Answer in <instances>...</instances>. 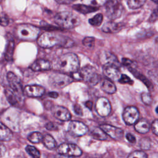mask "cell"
<instances>
[{
	"mask_svg": "<svg viewBox=\"0 0 158 158\" xmlns=\"http://www.w3.org/2000/svg\"><path fill=\"white\" fill-rule=\"evenodd\" d=\"M100 128L107 135L115 140H120L123 137L124 131L120 128L108 124H102L100 125Z\"/></svg>",
	"mask_w": 158,
	"mask_h": 158,
	"instance_id": "14",
	"label": "cell"
},
{
	"mask_svg": "<svg viewBox=\"0 0 158 158\" xmlns=\"http://www.w3.org/2000/svg\"><path fill=\"white\" fill-rule=\"evenodd\" d=\"M96 110L101 117H106L111 111V105L109 101L104 97L99 98L95 104Z\"/></svg>",
	"mask_w": 158,
	"mask_h": 158,
	"instance_id": "11",
	"label": "cell"
},
{
	"mask_svg": "<svg viewBox=\"0 0 158 158\" xmlns=\"http://www.w3.org/2000/svg\"><path fill=\"white\" fill-rule=\"evenodd\" d=\"M157 10H155L151 14V15L150 16V18L149 19V22H154L157 20Z\"/></svg>",
	"mask_w": 158,
	"mask_h": 158,
	"instance_id": "45",
	"label": "cell"
},
{
	"mask_svg": "<svg viewBox=\"0 0 158 158\" xmlns=\"http://www.w3.org/2000/svg\"><path fill=\"white\" fill-rule=\"evenodd\" d=\"M146 0H127V4L130 9H136L142 7Z\"/></svg>",
	"mask_w": 158,
	"mask_h": 158,
	"instance_id": "32",
	"label": "cell"
},
{
	"mask_svg": "<svg viewBox=\"0 0 158 158\" xmlns=\"http://www.w3.org/2000/svg\"><path fill=\"white\" fill-rule=\"evenodd\" d=\"M127 158H148L147 154L143 151H135L129 154Z\"/></svg>",
	"mask_w": 158,
	"mask_h": 158,
	"instance_id": "34",
	"label": "cell"
},
{
	"mask_svg": "<svg viewBox=\"0 0 158 158\" xmlns=\"http://www.w3.org/2000/svg\"><path fill=\"white\" fill-rule=\"evenodd\" d=\"M38 44L43 48H49L55 46L69 48L73 45V41L70 38L54 32H44L37 38Z\"/></svg>",
	"mask_w": 158,
	"mask_h": 158,
	"instance_id": "1",
	"label": "cell"
},
{
	"mask_svg": "<svg viewBox=\"0 0 158 158\" xmlns=\"http://www.w3.org/2000/svg\"><path fill=\"white\" fill-rule=\"evenodd\" d=\"M73 79L71 77L63 73H54L49 77V83L55 88H62L69 85Z\"/></svg>",
	"mask_w": 158,
	"mask_h": 158,
	"instance_id": "7",
	"label": "cell"
},
{
	"mask_svg": "<svg viewBox=\"0 0 158 158\" xmlns=\"http://www.w3.org/2000/svg\"><path fill=\"white\" fill-rule=\"evenodd\" d=\"M6 151V147L2 144L0 143V158L4 156Z\"/></svg>",
	"mask_w": 158,
	"mask_h": 158,
	"instance_id": "46",
	"label": "cell"
},
{
	"mask_svg": "<svg viewBox=\"0 0 158 158\" xmlns=\"http://www.w3.org/2000/svg\"><path fill=\"white\" fill-rule=\"evenodd\" d=\"M23 92L27 96L37 98L42 96L44 94L45 89L40 85H31L26 86Z\"/></svg>",
	"mask_w": 158,
	"mask_h": 158,
	"instance_id": "16",
	"label": "cell"
},
{
	"mask_svg": "<svg viewBox=\"0 0 158 158\" xmlns=\"http://www.w3.org/2000/svg\"><path fill=\"white\" fill-rule=\"evenodd\" d=\"M14 48L15 44L14 41H10L7 44L5 52V57L7 60H10L12 59Z\"/></svg>",
	"mask_w": 158,
	"mask_h": 158,
	"instance_id": "28",
	"label": "cell"
},
{
	"mask_svg": "<svg viewBox=\"0 0 158 158\" xmlns=\"http://www.w3.org/2000/svg\"><path fill=\"white\" fill-rule=\"evenodd\" d=\"M103 72L109 79L114 81H118L121 75L118 68L114 66H104Z\"/></svg>",
	"mask_w": 158,
	"mask_h": 158,
	"instance_id": "18",
	"label": "cell"
},
{
	"mask_svg": "<svg viewBox=\"0 0 158 158\" xmlns=\"http://www.w3.org/2000/svg\"><path fill=\"white\" fill-rule=\"evenodd\" d=\"M139 111L135 106L127 107L122 114L123 120L127 125H131L135 124L139 118Z\"/></svg>",
	"mask_w": 158,
	"mask_h": 158,
	"instance_id": "10",
	"label": "cell"
},
{
	"mask_svg": "<svg viewBox=\"0 0 158 158\" xmlns=\"http://www.w3.org/2000/svg\"><path fill=\"white\" fill-rule=\"evenodd\" d=\"M5 95L10 104L13 106H17L18 104L19 99L10 89H6L5 90Z\"/></svg>",
	"mask_w": 158,
	"mask_h": 158,
	"instance_id": "26",
	"label": "cell"
},
{
	"mask_svg": "<svg viewBox=\"0 0 158 158\" xmlns=\"http://www.w3.org/2000/svg\"><path fill=\"white\" fill-rule=\"evenodd\" d=\"M58 3L61 4H69L75 0H56Z\"/></svg>",
	"mask_w": 158,
	"mask_h": 158,
	"instance_id": "50",
	"label": "cell"
},
{
	"mask_svg": "<svg viewBox=\"0 0 158 158\" xmlns=\"http://www.w3.org/2000/svg\"><path fill=\"white\" fill-rule=\"evenodd\" d=\"M39 34L40 29L31 24H19L15 28V35L21 40L33 41L38 38Z\"/></svg>",
	"mask_w": 158,
	"mask_h": 158,
	"instance_id": "5",
	"label": "cell"
},
{
	"mask_svg": "<svg viewBox=\"0 0 158 158\" xmlns=\"http://www.w3.org/2000/svg\"><path fill=\"white\" fill-rule=\"evenodd\" d=\"M129 70L135 76V77H136V78H138L139 80H140L142 82H143V83H144V85L148 87V88L149 90H152V89H153L152 85V83L149 81V80L144 75H143L142 73H139V72H138V71L136 70V68L129 69Z\"/></svg>",
	"mask_w": 158,
	"mask_h": 158,
	"instance_id": "24",
	"label": "cell"
},
{
	"mask_svg": "<svg viewBox=\"0 0 158 158\" xmlns=\"http://www.w3.org/2000/svg\"><path fill=\"white\" fill-rule=\"evenodd\" d=\"M44 146L49 149H52L55 148L56 146V141L54 138L49 134H46L43 136L42 141Z\"/></svg>",
	"mask_w": 158,
	"mask_h": 158,
	"instance_id": "25",
	"label": "cell"
},
{
	"mask_svg": "<svg viewBox=\"0 0 158 158\" xmlns=\"http://www.w3.org/2000/svg\"><path fill=\"white\" fill-rule=\"evenodd\" d=\"M135 123L136 124L135 125V128L137 132L141 134H144L146 133L149 131L150 125L149 122L146 119H141L137 121Z\"/></svg>",
	"mask_w": 158,
	"mask_h": 158,
	"instance_id": "20",
	"label": "cell"
},
{
	"mask_svg": "<svg viewBox=\"0 0 158 158\" xmlns=\"http://www.w3.org/2000/svg\"><path fill=\"white\" fill-rule=\"evenodd\" d=\"M69 131L74 136H81L88 131V127L80 121H72L69 125Z\"/></svg>",
	"mask_w": 158,
	"mask_h": 158,
	"instance_id": "12",
	"label": "cell"
},
{
	"mask_svg": "<svg viewBox=\"0 0 158 158\" xmlns=\"http://www.w3.org/2000/svg\"><path fill=\"white\" fill-rule=\"evenodd\" d=\"M54 158H73V157H71V156H67V155H64V154H57V155L55 156Z\"/></svg>",
	"mask_w": 158,
	"mask_h": 158,
	"instance_id": "49",
	"label": "cell"
},
{
	"mask_svg": "<svg viewBox=\"0 0 158 158\" xmlns=\"http://www.w3.org/2000/svg\"><path fill=\"white\" fill-rule=\"evenodd\" d=\"M85 106L88 108L89 109L91 110L92 108H93V103L92 101H87L86 102H85Z\"/></svg>",
	"mask_w": 158,
	"mask_h": 158,
	"instance_id": "48",
	"label": "cell"
},
{
	"mask_svg": "<svg viewBox=\"0 0 158 158\" xmlns=\"http://www.w3.org/2000/svg\"><path fill=\"white\" fill-rule=\"evenodd\" d=\"M94 42H95V39L93 37L87 36L83 40L82 43L85 46L92 48L94 46Z\"/></svg>",
	"mask_w": 158,
	"mask_h": 158,
	"instance_id": "35",
	"label": "cell"
},
{
	"mask_svg": "<svg viewBox=\"0 0 158 158\" xmlns=\"http://www.w3.org/2000/svg\"><path fill=\"white\" fill-rule=\"evenodd\" d=\"M72 77L77 80L87 82L92 86L96 85L101 79L96 69L91 65L85 66L72 73Z\"/></svg>",
	"mask_w": 158,
	"mask_h": 158,
	"instance_id": "3",
	"label": "cell"
},
{
	"mask_svg": "<svg viewBox=\"0 0 158 158\" xmlns=\"http://www.w3.org/2000/svg\"><path fill=\"white\" fill-rule=\"evenodd\" d=\"M122 64L126 66L128 70L129 69H134V68H136V65H135V64L133 61L128 59H127V58H123L122 59Z\"/></svg>",
	"mask_w": 158,
	"mask_h": 158,
	"instance_id": "38",
	"label": "cell"
},
{
	"mask_svg": "<svg viewBox=\"0 0 158 158\" xmlns=\"http://www.w3.org/2000/svg\"><path fill=\"white\" fill-rule=\"evenodd\" d=\"M80 62L78 56L72 52L60 56L56 61L55 68L62 73H73L79 69Z\"/></svg>",
	"mask_w": 158,
	"mask_h": 158,
	"instance_id": "2",
	"label": "cell"
},
{
	"mask_svg": "<svg viewBox=\"0 0 158 158\" xmlns=\"http://www.w3.org/2000/svg\"><path fill=\"white\" fill-rule=\"evenodd\" d=\"M9 23V17L4 12H0V25L7 26Z\"/></svg>",
	"mask_w": 158,
	"mask_h": 158,
	"instance_id": "40",
	"label": "cell"
},
{
	"mask_svg": "<svg viewBox=\"0 0 158 158\" xmlns=\"http://www.w3.org/2000/svg\"><path fill=\"white\" fill-rule=\"evenodd\" d=\"M48 96L52 98H57L59 96V94L57 92L52 91L48 93Z\"/></svg>",
	"mask_w": 158,
	"mask_h": 158,
	"instance_id": "47",
	"label": "cell"
},
{
	"mask_svg": "<svg viewBox=\"0 0 158 158\" xmlns=\"http://www.w3.org/2000/svg\"><path fill=\"white\" fill-rule=\"evenodd\" d=\"M102 91L108 94H114L116 92V86L110 80L104 79L101 85Z\"/></svg>",
	"mask_w": 158,
	"mask_h": 158,
	"instance_id": "22",
	"label": "cell"
},
{
	"mask_svg": "<svg viewBox=\"0 0 158 158\" xmlns=\"http://www.w3.org/2000/svg\"><path fill=\"white\" fill-rule=\"evenodd\" d=\"M51 63L46 59H40L35 60L30 66L31 70L35 72L48 70L51 69Z\"/></svg>",
	"mask_w": 158,
	"mask_h": 158,
	"instance_id": "17",
	"label": "cell"
},
{
	"mask_svg": "<svg viewBox=\"0 0 158 158\" xmlns=\"http://www.w3.org/2000/svg\"><path fill=\"white\" fill-rule=\"evenodd\" d=\"M58 154L67 155L71 157H79L82 154L81 149L76 144L72 143H63L57 149Z\"/></svg>",
	"mask_w": 158,
	"mask_h": 158,
	"instance_id": "8",
	"label": "cell"
},
{
	"mask_svg": "<svg viewBox=\"0 0 158 158\" xmlns=\"http://www.w3.org/2000/svg\"><path fill=\"white\" fill-rule=\"evenodd\" d=\"M156 112L157 114V107H156Z\"/></svg>",
	"mask_w": 158,
	"mask_h": 158,
	"instance_id": "51",
	"label": "cell"
},
{
	"mask_svg": "<svg viewBox=\"0 0 158 158\" xmlns=\"http://www.w3.org/2000/svg\"><path fill=\"white\" fill-rule=\"evenodd\" d=\"M108 0H81L83 4L90 6L92 7H99L106 3Z\"/></svg>",
	"mask_w": 158,
	"mask_h": 158,
	"instance_id": "29",
	"label": "cell"
},
{
	"mask_svg": "<svg viewBox=\"0 0 158 158\" xmlns=\"http://www.w3.org/2000/svg\"><path fill=\"white\" fill-rule=\"evenodd\" d=\"M7 80L10 87V89L16 94V96L20 99V97L22 95V85L20 81V78L14 73L9 72L7 75Z\"/></svg>",
	"mask_w": 158,
	"mask_h": 158,
	"instance_id": "9",
	"label": "cell"
},
{
	"mask_svg": "<svg viewBox=\"0 0 158 158\" xmlns=\"http://www.w3.org/2000/svg\"><path fill=\"white\" fill-rule=\"evenodd\" d=\"M157 119H155L152 123V125H151V128H152V131L153 133L156 135H157L158 134V130H157Z\"/></svg>",
	"mask_w": 158,
	"mask_h": 158,
	"instance_id": "42",
	"label": "cell"
},
{
	"mask_svg": "<svg viewBox=\"0 0 158 158\" xmlns=\"http://www.w3.org/2000/svg\"><path fill=\"white\" fill-rule=\"evenodd\" d=\"M27 152L33 158H40L41 154L40 151L34 146L31 145H28L25 148Z\"/></svg>",
	"mask_w": 158,
	"mask_h": 158,
	"instance_id": "33",
	"label": "cell"
},
{
	"mask_svg": "<svg viewBox=\"0 0 158 158\" xmlns=\"http://www.w3.org/2000/svg\"><path fill=\"white\" fill-rule=\"evenodd\" d=\"M54 20L59 27L67 29L73 28L78 26L81 22L80 18L78 15L69 11L57 13L54 16Z\"/></svg>",
	"mask_w": 158,
	"mask_h": 158,
	"instance_id": "4",
	"label": "cell"
},
{
	"mask_svg": "<svg viewBox=\"0 0 158 158\" xmlns=\"http://www.w3.org/2000/svg\"><path fill=\"white\" fill-rule=\"evenodd\" d=\"M103 20V15L102 14H97L92 18L88 20L89 23L94 27H99Z\"/></svg>",
	"mask_w": 158,
	"mask_h": 158,
	"instance_id": "31",
	"label": "cell"
},
{
	"mask_svg": "<svg viewBox=\"0 0 158 158\" xmlns=\"http://www.w3.org/2000/svg\"><path fill=\"white\" fill-rule=\"evenodd\" d=\"M123 28V23L110 21L104 24L102 27V30L106 33H117Z\"/></svg>",
	"mask_w": 158,
	"mask_h": 158,
	"instance_id": "19",
	"label": "cell"
},
{
	"mask_svg": "<svg viewBox=\"0 0 158 158\" xmlns=\"http://www.w3.org/2000/svg\"><path fill=\"white\" fill-rule=\"evenodd\" d=\"M126 138H127V139L129 142H130V143H135L136 142V138H135V136H134L133 135L130 133L127 134V135H126Z\"/></svg>",
	"mask_w": 158,
	"mask_h": 158,
	"instance_id": "44",
	"label": "cell"
},
{
	"mask_svg": "<svg viewBox=\"0 0 158 158\" xmlns=\"http://www.w3.org/2000/svg\"><path fill=\"white\" fill-rule=\"evenodd\" d=\"M52 113L55 118L61 121H68L71 118L69 110L61 106H55L52 108Z\"/></svg>",
	"mask_w": 158,
	"mask_h": 158,
	"instance_id": "15",
	"label": "cell"
},
{
	"mask_svg": "<svg viewBox=\"0 0 158 158\" xmlns=\"http://www.w3.org/2000/svg\"><path fill=\"white\" fill-rule=\"evenodd\" d=\"M0 1H1V0H0Z\"/></svg>",
	"mask_w": 158,
	"mask_h": 158,
	"instance_id": "52",
	"label": "cell"
},
{
	"mask_svg": "<svg viewBox=\"0 0 158 158\" xmlns=\"http://www.w3.org/2000/svg\"><path fill=\"white\" fill-rule=\"evenodd\" d=\"M43 139V135L41 133L38 131L33 132L28 136V139L33 143H38L42 141Z\"/></svg>",
	"mask_w": 158,
	"mask_h": 158,
	"instance_id": "30",
	"label": "cell"
},
{
	"mask_svg": "<svg viewBox=\"0 0 158 158\" xmlns=\"http://www.w3.org/2000/svg\"><path fill=\"white\" fill-rule=\"evenodd\" d=\"M91 136L96 139L98 140H106L107 138V135L105 133V132L101 128H94L91 133Z\"/></svg>",
	"mask_w": 158,
	"mask_h": 158,
	"instance_id": "27",
	"label": "cell"
},
{
	"mask_svg": "<svg viewBox=\"0 0 158 158\" xmlns=\"http://www.w3.org/2000/svg\"><path fill=\"white\" fill-rule=\"evenodd\" d=\"M139 146L143 149H148L151 146V142L149 139L143 138L139 142Z\"/></svg>",
	"mask_w": 158,
	"mask_h": 158,
	"instance_id": "39",
	"label": "cell"
},
{
	"mask_svg": "<svg viewBox=\"0 0 158 158\" xmlns=\"http://www.w3.org/2000/svg\"><path fill=\"white\" fill-rule=\"evenodd\" d=\"M12 135L11 130L0 122V140L8 141L12 139Z\"/></svg>",
	"mask_w": 158,
	"mask_h": 158,
	"instance_id": "21",
	"label": "cell"
},
{
	"mask_svg": "<svg viewBox=\"0 0 158 158\" xmlns=\"http://www.w3.org/2000/svg\"><path fill=\"white\" fill-rule=\"evenodd\" d=\"M45 127L47 130H50V131H53V130H57V127L56 126V125L54 123H53L52 122H48L46 124Z\"/></svg>",
	"mask_w": 158,
	"mask_h": 158,
	"instance_id": "43",
	"label": "cell"
},
{
	"mask_svg": "<svg viewBox=\"0 0 158 158\" xmlns=\"http://www.w3.org/2000/svg\"><path fill=\"white\" fill-rule=\"evenodd\" d=\"M99 59L104 66H114L119 68L120 63L117 57L110 52L106 51L101 52L99 55Z\"/></svg>",
	"mask_w": 158,
	"mask_h": 158,
	"instance_id": "13",
	"label": "cell"
},
{
	"mask_svg": "<svg viewBox=\"0 0 158 158\" xmlns=\"http://www.w3.org/2000/svg\"><path fill=\"white\" fill-rule=\"evenodd\" d=\"M141 99L146 105H150L152 102V98L148 93H143L141 94Z\"/></svg>",
	"mask_w": 158,
	"mask_h": 158,
	"instance_id": "37",
	"label": "cell"
},
{
	"mask_svg": "<svg viewBox=\"0 0 158 158\" xmlns=\"http://www.w3.org/2000/svg\"><path fill=\"white\" fill-rule=\"evenodd\" d=\"M73 8L77 11L80 12L82 14H88L93 12H94L98 9V7H92L83 4H78L73 6Z\"/></svg>",
	"mask_w": 158,
	"mask_h": 158,
	"instance_id": "23",
	"label": "cell"
},
{
	"mask_svg": "<svg viewBox=\"0 0 158 158\" xmlns=\"http://www.w3.org/2000/svg\"><path fill=\"white\" fill-rule=\"evenodd\" d=\"M73 111L78 115H83L82 109H81V106L78 104H74V106H73Z\"/></svg>",
	"mask_w": 158,
	"mask_h": 158,
	"instance_id": "41",
	"label": "cell"
},
{
	"mask_svg": "<svg viewBox=\"0 0 158 158\" xmlns=\"http://www.w3.org/2000/svg\"><path fill=\"white\" fill-rule=\"evenodd\" d=\"M120 83L122 84H130V85H132L133 81V80L129 77H128L127 75L125 74H122L120 75V78L118 80Z\"/></svg>",
	"mask_w": 158,
	"mask_h": 158,
	"instance_id": "36",
	"label": "cell"
},
{
	"mask_svg": "<svg viewBox=\"0 0 158 158\" xmlns=\"http://www.w3.org/2000/svg\"><path fill=\"white\" fill-rule=\"evenodd\" d=\"M105 4L106 15L109 19L114 20L122 15L123 6L119 0H108Z\"/></svg>",
	"mask_w": 158,
	"mask_h": 158,
	"instance_id": "6",
	"label": "cell"
}]
</instances>
